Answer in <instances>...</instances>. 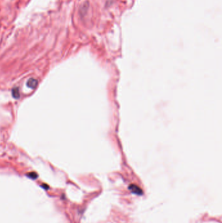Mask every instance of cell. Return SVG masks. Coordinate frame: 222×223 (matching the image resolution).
Listing matches in <instances>:
<instances>
[{
	"instance_id": "obj_3",
	"label": "cell",
	"mask_w": 222,
	"mask_h": 223,
	"mask_svg": "<svg viewBox=\"0 0 222 223\" xmlns=\"http://www.w3.org/2000/svg\"><path fill=\"white\" fill-rule=\"evenodd\" d=\"M12 94L13 97L15 99H18L20 97V92H19V89L18 87L13 89L12 91Z\"/></svg>"
},
{
	"instance_id": "obj_4",
	"label": "cell",
	"mask_w": 222,
	"mask_h": 223,
	"mask_svg": "<svg viewBox=\"0 0 222 223\" xmlns=\"http://www.w3.org/2000/svg\"><path fill=\"white\" fill-rule=\"evenodd\" d=\"M27 176L30 179H32V180H35V179H37L38 177V175H37V173L33 172L28 173L27 174Z\"/></svg>"
},
{
	"instance_id": "obj_2",
	"label": "cell",
	"mask_w": 222,
	"mask_h": 223,
	"mask_svg": "<svg viewBox=\"0 0 222 223\" xmlns=\"http://www.w3.org/2000/svg\"><path fill=\"white\" fill-rule=\"evenodd\" d=\"M37 85H38V81L37 80L35 79V78H30L27 82L28 87L31 89L36 88Z\"/></svg>"
},
{
	"instance_id": "obj_1",
	"label": "cell",
	"mask_w": 222,
	"mask_h": 223,
	"mask_svg": "<svg viewBox=\"0 0 222 223\" xmlns=\"http://www.w3.org/2000/svg\"><path fill=\"white\" fill-rule=\"evenodd\" d=\"M128 189L134 194H136L138 195H141L143 194V191L140 188L135 185H131L130 186H129Z\"/></svg>"
}]
</instances>
